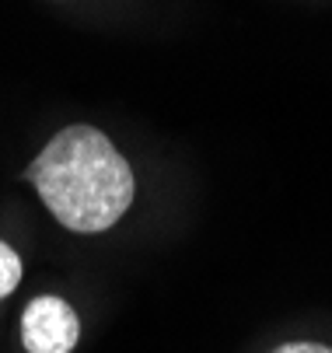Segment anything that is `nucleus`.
<instances>
[{"label":"nucleus","instance_id":"4","mask_svg":"<svg viewBox=\"0 0 332 353\" xmlns=\"http://www.w3.org/2000/svg\"><path fill=\"white\" fill-rule=\"evenodd\" d=\"M273 353H332V346H322V343H287Z\"/></svg>","mask_w":332,"mask_h":353},{"label":"nucleus","instance_id":"1","mask_svg":"<svg viewBox=\"0 0 332 353\" xmlns=\"http://www.w3.org/2000/svg\"><path fill=\"white\" fill-rule=\"evenodd\" d=\"M28 182L45 210L77 234L112 228L133 203V168L94 126H67L32 161Z\"/></svg>","mask_w":332,"mask_h":353},{"label":"nucleus","instance_id":"2","mask_svg":"<svg viewBox=\"0 0 332 353\" xmlns=\"http://www.w3.org/2000/svg\"><path fill=\"white\" fill-rule=\"evenodd\" d=\"M81 322L63 297H35L21 319V339L28 353H70L77 346Z\"/></svg>","mask_w":332,"mask_h":353},{"label":"nucleus","instance_id":"3","mask_svg":"<svg viewBox=\"0 0 332 353\" xmlns=\"http://www.w3.org/2000/svg\"><path fill=\"white\" fill-rule=\"evenodd\" d=\"M21 280V259L14 256V248L0 241V297H8Z\"/></svg>","mask_w":332,"mask_h":353}]
</instances>
